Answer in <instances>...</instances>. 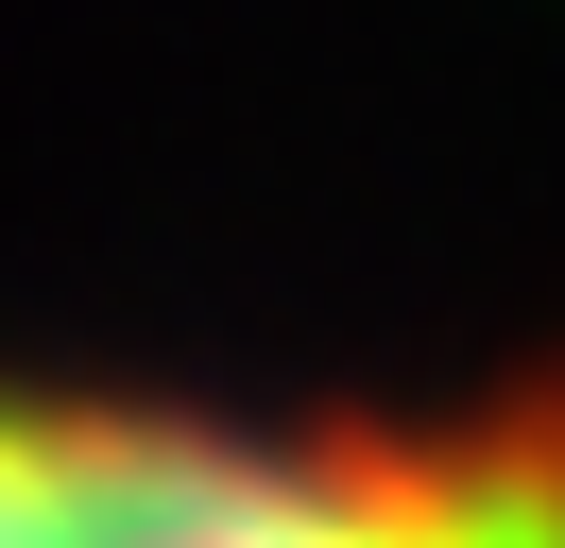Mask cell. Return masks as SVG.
Instances as JSON below:
<instances>
[{"mask_svg": "<svg viewBox=\"0 0 565 548\" xmlns=\"http://www.w3.org/2000/svg\"><path fill=\"white\" fill-rule=\"evenodd\" d=\"M0 548H565V342L343 394L0 360Z\"/></svg>", "mask_w": 565, "mask_h": 548, "instance_id": "cell-1", "label": "cell"}]
</instances>
